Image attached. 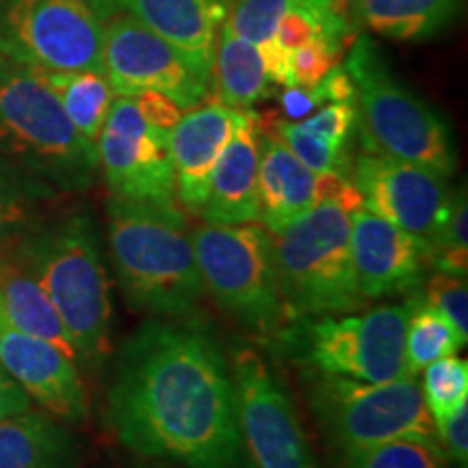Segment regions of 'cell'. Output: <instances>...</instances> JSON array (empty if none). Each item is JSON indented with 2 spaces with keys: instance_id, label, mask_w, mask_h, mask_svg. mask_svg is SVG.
Listing matches in <instances>:
<instances>
[{
  "instance_id": "obj_21",
  "label": "cell",
  "mask_w": 468,
  "mask_h": 468,
  "mask_svg": "<svg viewBox=\"0 0 468 468\" xmlns=\"http://www.w3.org/2000/svg\"><path fill=\"white\" fill-rule=\"evenodd\" d=\"M76 434L46 410L0 420V468H79Z\"/></svg>"
},
{
  "instance_id": "obj_9",
  "label": "cell",
  "mask_w": 468,
  "mask_h": 468,
  "mask_svg": "<svg viewBox=\"0 0 468 468\" xmlns=\"http://www.w3.org/2000/svg\"><path fill=\"white\" fill-rule=\"evenodd\" d=\"M104 20L96 0H14L0 14V55L44 72H101Z\"/></svg>"
},
{
  "instance_id": "obj_27",
  "label": "cell",
  "mask_w": 468,
  "mask_h": 468,
  "mask_svg": "<svg viewBox=\"0 0 468 468\" xmlns=\"http://www.w3.org/2000/svg\"><path fill=\"white\" fill-rule=\"evenodd\" d=\"M343 468H453L436 438H397L343 455Z\"/></svg>"
},
{
  "instance_id": "obj_13",
  "label": "cell",
  "mask_w": 468,
  "mask_h": 468,
  "mask_svg": "<svg viewBox=\"0 0 468 468\" xmlns=\"http://www.w3.org/2000/svg\"><path fill=\"white\" fill-rule=\"evenodd\" d=\"M169 133L150 124L128 96H115L96 142L98 165L111 197L131 202H176Z\"/></svg>"
},
{
  "instance_id": "obj_36",
  "label": "cell",
  "mask_w": 468,
  "mask_h": 468,
  "mask_svg": "<svg viewBox=\"0 0 468 468\" xmlns=\"http://www.w3.org/2000/svg\"><path fill=\"white\" fill-rule=\"evenodd\" d=\"M434 438L453 468L468 466V401L449 419L434 423Z\"/></svg>"
},
{
  "instance_id": "obj_41",
  "label": "cell",
  "mask_w": 468,
  "mask_h": 468,
  "mask_svg": "<svg viewBox=\"0 0 468 468\" xmlns=\"http://www.w3.org/2000/svg\"><path fill=\"white\" fill-rule=\"evenodd\" d=\"M156 468H163V466H156ZM169 468H172V466H169Z\"/></svg>"
},
{
  "instance_id": "obj_35",
  "label": "cell",
  "mask_w": 468,
  "mask_h": 468,
  "mask_svg": "<svg viewBox=\"0 0 468 468\" xmlns=\"http://www.w3.org/2000/svg\"><path fill=\"white\" fill-rule=\"evenodd\" d=\"M310 131L324 134L335 144L349 145L351 137L358 128V113H356L354 102H332L325 109H321L306 122H302Z\"/></svg>"
},
{
  "instance_id": "obj_7",
  "label": "cell",
  "mask_w": 468,
  "mask_h": 468,
  "mask_svg": "<svg viewBox=\"0 0 468 468\" xmlns=\"http://www.w3.org/2000/svg\"><path fill=\"white\" fill-rule=\"evenodd\" d=\"M191 243L204 289L215 302L251 332H276L286 308L271 234L256 224H202L191 230Z\"/></svg>"
},
{
  "instance_id": "obj_37",
  "label": "cell",
  "mask_w": 468,
  "mask_h": 468,
  "mask_svg": "<svg viewBox=\"0 0 468 468\" xmlns=\"http://www.w3.org/2000/svg\"><path fill=\"white\" fill-rule=\"evenodd\" d=\"M134 101H137L139 111H142V115L150 124L165 128V131H172L185 113V109H180L172 98L156 91H145L142 96H134Z\"/></svg>"
},
{
  "instance_id": "obj_4",
  "label": "cell",
  "mask_w": 468,
  "mask_h": 468,
  "mask_svg": "<svg viewBox=\"0 0 468 468\" xmlns=\"http://www.w3.org/2000/svg\"><path fill=\"white\" fill-rule=\"evenodd\" d=\"M16 259L37 280L66 325L76 358L109 354L111 295L98 237L87 215H72L28 234Z\"/></svg>"
},
{
  "instance_id": "obj_31",
  "label": "cell",
  "mask_w": 468,
  "mask_h": 468,
  "mask_svg": "<svg viewBox=\"0 0 468 468\" xmlns=\"http://www.w3.org/2000/svg\"><path fill=\"white\" fill-rule=\"evenodd\" d=\"M430 265L438 273L466 278L468 273V204L466 189L453 193L449 219L441 232L430 239Z\"/></svg>"
},
{
  "instance_id": "obj_40",
  "label": "cell",
  "mask_w": 468,
  "mask_h": 468,
  "mask_svg": "<svg viewBox=\"0 0 468 468\" xmlns=\"http://www.w3.org/2000/svg\"><path fill=\"white\" fill-rule=\"evenodd\" d=\"M9 3H14V0H0V14H3V11L7 9Z\"/></svg>"
},
{
  "instance_id": "obj_20",
  "label": "cell",
  "mask_w": 468,
  "mask_h": 468,
  "mask_svg": "<svg viewBox=\"0 0 468 468\" xmlns=\"http://www.w3.org/2000/svg\"><path fill=\"white\" fill-rule=\"evenodd\" d=\"M261 117L243 111L230 144L210 176L200 213L207 224H251L259 219Z\"/></svg>"
},
{
  "instance_id": "obj_3",
  "label": "cell",
  "mask_w": 468,
  "mask_h": 468,
  "mask_svg": "<svg viewBox=\"0 0 468 468\" xmlns=\"http://www.w3.org/2000/svg\"><path fill=\"white\" fill-rule=\"evenodd\" d=\"M0 156L52 191L96 180V145L72 126L37 69L0 55Z\"/></svg>"
},
{
  "instance_id": "obj_19",
  "label": "cell",
  "mask_w": 468,
  "mask_h": 468,
  "mask_svg": "<svg viewBox=\"0 0 468 468\" xmlns=\"http://www.w3.org/2000/svg\"><path fill=\"white\" fill-rule=\"evenodd\" d=\"M232 0H96L104 20L128 14L204 68L213 69L219 27Z\"/></svg>"
},
{
  "instance_id": "obj_29",
  "label": "cell",
  "mask_w": 468,
  "mask_h": 468,
  "mask_svg": "<svg viewBox=\"0 0 468 468\" xmlns=\"http://www.w3.org/2000/svg\"><path fill=\"white\" fill-rule=\"evenodd\" d=\"M273 133L282 139L286 148L314 174H336L343 178L351 176L349 145L335 144L324 134L310 131L303 124H292V122L278 120L273 124Z\"/></svg>"
},
{
  "instance_id": "obj_33",
  "label": "cell",
  "mask_w": 468,
  "mask_h": 468,
  "mask_svg": "<svg viewBox=\"0 0 468 468\" xmlns=\"http://www.w3.org/2000/svg\"><path fill=\"white\" fill-rule=\"evenodd\" d=\"M425 306L434 308L449 321L458 332L462 343L468 341V284L466 278L436 273L427 280L423 297H419Z\"/></svg>"
},
{
  "instance_id": "obj_23",
  "label": "cell",
  "mask_w": 468,
  "mask_h": 468,
  "mask_svg": "<svg viewBox=\"0 0 468 468\" xmlns=\"http://www.w3.org/2000/svg\"><path fill=\"white\" fill-rule=\"evenodd\" d=\"M210 85H215L221 104L248 111L271 96L276 83L267 72L261 50L224 22L215 42Z\"/></svg>"
},
{
  "instance_id": "obj_32",
  "label": "cell",
  "mask_w": 468,
  "mask_h": 468,
  "mask_svg": "<svg viewBox=\"0 0 468 468\" xmlns=\"http://www.w3.org/2000/svg\"><path fill=\"white\" fill-rule=\"evenodd\" d=\"M297 0H232L226 25L261 50L265 58L273 48V33L286 11Z\"/></svg>"
},
{
  "instance_id": "obj_39",
  "label": "cell",
  "mask_w": 468,
  "mask_h": 468,
  "mask_svg": "<svg viewBox=\"0 0 468 468\" xmlns=\"http://www.w3.org/2000/svg\"><path fill=\"white\" fill-rule=\"evenodd\" d=\"M33 408V399L27 390L9 376L7 368L0 365V420L16 417Z\"/></svg>"
},
{
  "instance_id": "obj_1",
  "label": "cell",
  "mask_w": 468,
  "mask_h": 468,
  "mask_svg": "<svg viewBox=\"0 0 468 468\" xmlns=\"http://www.w3.org/2000/svg\"><path fill=\"white\" fill-rule=\"evenodd\" d=\"M107 420L128 452L174 468H251L232 371L200 327L152 319L124 343Z\"/></svg>"
},
{
  "instance_id": "obj_5",
  "label": "cell",
  "mask_w": 468,
  "mask_h": 468,
  "mask_svg": "<svg viewBox=\"0 0 468 468\" xmlns=\"http://www.w3.org/2000/svg\"><path fill=\"white\" fill-rule=\"evenodd\" d=\"M362 196L351 183L273 237L278 284L286 314L325 317L362 306L351 267V215Z\"/></svg>"
},
{
  "instance_id": "obj_28",
  "label": "cell",
  "mask_w": 468,
  "mask_h": 468,
  "mask_svg": "<svg viewBox=\"0 0 468 468\" xmlns=\"http://www.w3.org/2000/svg\"><path fill=\"white\" fill-rule=\"evenodd\" d=\"M50 193L48 186L0 156V248L28 226L35 202Z\"/></svg>"
},
{
  "instance_id": "obj_8",
  "label": "cell",
  "mask_w": 468,
  "mask_h": 468,
  "mask_svg": "<svg viewBox=\"0 0 468 468\" xmlns=\"http://www.w3.org/2000/svg\"><path fill=\"white\" fill-rule=\"evenodd\" d=\"M310 408L343 455L397 438H434V420L414 376L360 382L321 373L310 384Z\"/></svg>"
},
{
  "instance_id": "obj_24",
  "label": "cell",
  "mask_w": 468,
  "mask_h": 468,
  "mask_svg": "<svg viewBox=\"0 0 468 468\" xmlns=\"http://www.w3.org/2000/svg\"><path fill=\"white\" fill-rule=\"evenodd\" d=\"M462 0H351L358 22L397 42H425L458 16Z\"/></svg>"
},
{
  "instance_id": "obj_11",
  "label": "cell",
  "mask_w": 468,
  "mask_h": 468,
  "mask_svg": "<svg viewBox=\"0 0 468 468\" xmlns=\"http://www.w3.org/2000/svg\"><path fill=\"white\" fill-rule=\"evenodd\" d=\"M412 306L390 303L360 314L313 321L306 327V356L321 373L360 382L408 378L406 327Z\"/></svg>"
},
{
  "instance_id": "obj_17",
  "label": "cell",
  "mask_w": 468,
  "mask_h": 468,
  "mask_svg": "<svg viewBox=\"0 0 468 468\" xmlns=\"http://www.w3.org/2000/svg\"><path fill=\"white\" fill-rule=\"evenodd\" d=\"M351 185L336 174H314L276 133H261L259 219L271 237L284 232L319 202L338 197Z\"/></svg>"
},
{
  "instance_id": "obj_12",
  "label": "cell",
  "mask_w": 468,
  "mask_h": 468,
  "mask_svg": "<svg viewBox=\"0 0 468 468\" xmlns=\"http://www.w3.org/2000/svg\"><path fill=\"white\" fill-rule=\"evenodd\" d=\"M241 441L251 468H317L295 403L282 379L248 347L232 356Z\"/></svg>"
},
{
  "instance_id": "obj_25",
  "label": "cell",
  "mask_w": 468,
  "mask_h": 468,
  "mask_svg": "<svg viewBox=\"0 0 468 468\" xmlns=\"http://www.w3.org/2000/svg\"><path fill=\"white\" fill-rule=\"evenodd\" d=\"M44 83L55 93L58 104L66 111L68 120L87 142L96 145L104 122L115 101L107 76L101 72H44L37 69Z\"/></svg>"
},
{
  "instance_id": "obj_18",
  "label": "cell",
  "mask_w": 468,
  "mask_h": 468,
  "mask_svg": "<svg viewBox=\"0 0 468 468\" xmlns=\"http://www.w3.org/2000/svg\"><path fill=\"white\" fill-rule=\"evenodd\" d=\"M243 111L221 102H207L183 113L169 133V150L174 163L176 200L185 208L200 213L208 196L210 176L230 144Z\"/></svg>"
},
{
  "instance_id": "obj_10",
  "label": "cell",
  "mask_w": 468,
  "mask_h": 468,
  "mask_svg": "<svg viewBox=\"0 0 468 468\" xmlns=\"http://www.w3.org/2000/svg\"><path fill=\"white\" fill-rule=\"evenodd\" d=\"M102 69L115 96L156 91L180 109L197 107L210 90L208 68L128 14L111 16L104 25Z\"/></svg>"
},
{
  "instance_id": "obj_16",
  "label": "cell",
  "mask_w": 468,
  "mask_h": 468,
  "mask_svg": "<svg viewBox=\"0 0 468 468\" xmlns=\"http://www.w3.org/2000/svg\"><path fill=\"white\" fill-rule=\"evenodd\" d=\"M0 365L52 417L80 423L90 401L76 360L44 338L17 330L0 313Z\"/></svg>"
},
{
  "instance_id": "obj_14",
  "label": "cell",
  "mask_w": 468,
  "mask_h": 468,
  "mask_svg": "<svg viewBox=\"0 0 468 468\" xmlns=\"http://www.w3.org/2000/svg\"><path fill=\"white\" fill-rule=\"evenodd\" d=\"M362 208L430 241L449 219L453 193L434 169L365 152L351 165Z\"/></svg>"
},
{
  "instance_id": "obj_30",
  "label": "cell",
  "mask_w": 468,
  "mask_h": 468,
  "mask_svg": "<svg viewBox=\"0 0 468 468\" xmlns=\"http://www.w3.org/2000/svg\"><path fill=\"white\" fill-rule=\"evenodd\" d=\"M423 371L420 393L431 420L441 423L468 401V365L453 354L431 362Z\"/></svg>"
},
{
  "instance_id": "obj_6",
  "label": "cell",
  "mask_w": 468,
  "mask_h": 468,
  "mask_svg": "<svg viewBox=\"0 0 468 468\" xmlns=\"http://www.w3.org/2000/svg\"><path fill=\"white\" fill-rule=\"evenodd\" d=\"M345 69L354 80L358 131L367 152L430 167L444 178L455 174L458 154L447 122L397 80L367 35L351 46Z\"/></svg>"
},
{
  "instance_id": "obj_2",
  "label": "cell",
  "mask_w": 468,
  "mask_h": 468,
  "mask_svg": "<svg viewBox=\"0 0 468 468\" xmlns=\"http://www.w3.org/2000/svg\"><path fill=\"white\" fill-rule=\"evenodd\" d=\"M109 250L126 302L156 317H185L207 292L178 204H107Z\"/></svg>"
},
{
  "instance_id": "obj_22",
  "label": "cell",
  "mask_w": 468,
  "mask_h": 468,
  "mask_svg": "<svg viewBox=\"0 0 468 468\" xmlns=\"http://www.w3.org/2000/svg\"><path fill=\"white\" fill-rule=\"evenodd\" d=\"M0 313L17 330L44 338L69 358L79 360L57 308L16 256L0 259Z\"/></svg>"
},
{
  "instance_id": "obj_15",
  "label": "cell",
  "mask_w": 468,
  "mask_h": 468,
  "mask_svg": "<svg viewBox=\"0 0 468 468\" xmlns=\"http://www.w3.org/2000/svg\"><path fill=\"white\" fill-rule=\"evenodd\" d=\"M351 267L362 300L399 295L423 282L430 243L367 208L351 215Z\"/></svg>"
},
{
  "instance_id": "obj_26",
  "label": "cell",
  "mask_w": 468,
  "mask_h": 468,
  "mask_svg": "<svg viewBox=\"0 0 468 468\" xmlns=\"http://www.w3.org/2000/svg\"><path fill=\"white\" fill-rule=\"evenodd\" d=\"M410 306L412 310L406 327V367L410 376L417 378L425 367L453 356L464 347V343L455 327L434 308L425 306L420 300H412Z\"/></svg>"
},
{
  "instance_id": "obj_34",
  "label": "cell",
  "mask_w": 468,
  "mask_h": 468,
  "mask_svg": "<svg viewBox=\"0 0 468 468\" xmlns=\"http://www.w3.org/2000/svg\"><path fill=\"white\" fill-rule=\"evenodd\" d=\"M341 55V46L325 39H314L289 52V87H300V90L317 87L321 79L336 66Z\"/></svg>"
},
{
  "instance_id": "obj_38",
  "label": "cell",
  "mask_w": 468,
  "mask_h": 468,
  "mask_svg": "<svg viewBox=\"0 0 468 468\" xmlns=\"http://www.w3.org/2000/svg\"><path fill=\"white\" fill-rule=\"evenodd\" d=\"M313 98L317 104L324 102H354V80L345 66H335L327 72L317 87H313Z\"/></svg>"
}]
</instances>
